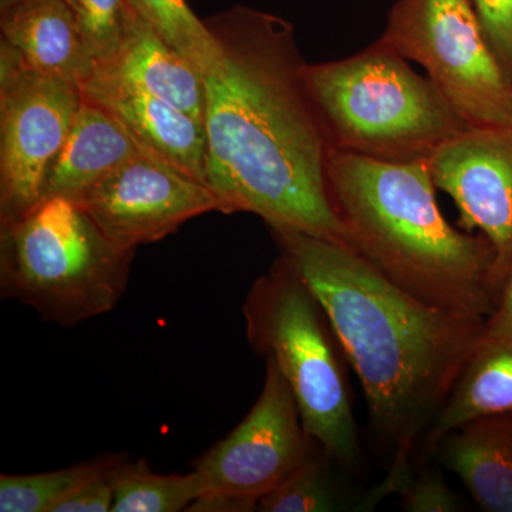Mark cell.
<instances>
[{
  "label": "cell",
  "instance_id": "6da1fadb",
  "mask_svg": "<svg viewBox=\"0 0 512 512\" xmlns=\"http://www.w3.org/2000/svg\"><path fill=\"white\" fill-rule=\"evenodd\" d=\"M221 47L205 86L207 185L222 212H251L348 247L330 201V144L291 22L234 6L204 20Z\"/></svg>",
  "mask_w": 512,
  "mask_h": 512
},
{
  "label": "cell",
  "instance_id": "7a4b0ae2",
  "mask_svg": "<svg viewBox=\"0 0 512 512\" xmlns=\"http://www.w3.org/2000/svg\"><path fill=\"white\" fill-rule=\"evenodd\" d=\"M325 309L373 426L397 453L433 426L474 352L485 319L417 298L346 245L272 229Z\"/></svg>",
  "mask_w": 512,
  "mask_h": 512
},
{
  "label": "cell",
  "instance_id": "3957f363",
  "mask_svg": "<svg viewBox=\"0 0 512 512\" xmlns=\"http://www.w3.org/2000/svg\"><path fill=\"white\" fill-rule=\"evenodd\" d=\"M326 178L348 247L380 274L448 311L481 319L494 312L501 292L494 249L444 218L427 160L330 150Z\"/></svg>",
  "mask_w": 512,
  "mask_h": 512
},
{
  "label": "cell",
  "instance_id": "277c9868",
  "mask_svg": "<svg viewBox=\"0 0 512 512\" xmlns=\"http://www.w3.org/2000/svg\"><path fill=\"white\" fill-rule=\"evenodd\" d=\"M306 86L330 150L377 160H429L470 127L437 89L379 40L335 62L305 64Z\"/></svg>",
  "mask_w": 512,
  "mask_h": 512
},
{
  "label": "cell",
  "instance_id": "5b68a950",
  "mask_svg": "<svg viewBox=\"0 0 512 512\" xmlns=\"http://www.w3.org/2000/svg\"><path fill=\"white\" fill-rule=\"evenodd\" d=\"M0 227L2 298L64 328L120 302L136 249L111 241L76 202L49 198Z\"/></svg>",
  "mask_w": 512,
  "mask_h": 512
},
{
  "label": "cell",
  "instance_id": "8992f818",
  "mask_svg": "<svg viewBox=\"0 0 512 512\" xmlns=\"http://www.w3.org/2000/svg\"><path fill=\"white\" fill-rule=\"evenodd\" d=\"M242 311L249 343L275 360L306 433L333 460L355 464L359 443L345 353L325 309L284 254L256 279Z\"/></svg>",
  "mask_w": 512,
  "mask_h": 512
},
{
  "label": "cell",
  "instance_id": "52a82bcc",
  "mask_svg": "<svg viewBox=\"0 0 512 512\" xmlns=\"http://www.w3.org/2000/svg\"><path fill=\"white\" fill-rule=\"evenodd\" d=\"M379 42L419 63L468 126H512V83L471 0H397Z\"/></svg>",
  "mask_w": 512,
  "mask_h": 512
},
{
  "label": "cell",
  "instance_id": "ba28073f",
  "mask_svg": "<svg viewBox=\"0 0 512 512\" xmlns=\"http://www.w3.org/2000/svg\"><path fill=\"white\" fill-rule=\"evenodd\" d=\"M82 100L79 87L32 69L0 39V225L42 200Z\"/></svg>",
  "mask_w": 512,
  "mask_h": 512
},
{
  "label": "cell",
  "instance_id": "9c48e42d",
  "mask_svg": "<svg viewBox=\"0 0 512 512\" xmlns=\"http://www.w3.org/2000/svg\"><path fill=\"white\" fill-rule=\"evenodd\" d=\"M265 359L264 387L251 412L237 429L192 463L204 493L237 498L252 511L318 447L303 427L291 386L275 360Z\"/></svg>",
  "mask_w": 512,
  "mask_h": 512
},
{
  "label": "cell",
  "instance_id": "30bf717a",
  "mask_svg": "<svg viewBox=\"0 0 512 512\" xmlns=\"http://www.w3.org/2000/svg\"><path fill=\"white\" fill-rule=\"evenodd\" d=\"M74 202L111 241L130 249L161 241L198 215L222 212L207 184L150 151L121 164Z\"/></svg>",
  "mask_w": 512,
  "mask_h": 512
},
{
  "label": "cell",
  "instance_id": "8fae6325",
  "mask_svg": "<svg viewBox=\"0 0 512 512\" xmlns=\"http://www.w3.org/2000/svg\"><path fill=\"white\" fill-rule=\"evenodd\" d=\"M427 164L437 190L456 202L460 224L490 242L503 288L512 266V126L468 127Z\"/></svg>",
  "mask_w": 512,
  "mask_h": 512
},
{
  "label": "cell",
  "instance_id": "7c38bea8",
  "mask_svg": "<svg viewBox=\"0 0 512 512\" xmlns=\"http://www.w3.org/2000/svg\"><path fill=\"white\" fill-rule=\"evenodd\" d=\"M82 96L119 120L147 151L207 184L204 123L101 67Z\"/></svg>",
  "mask_w": 512,
  "mask_h": 512
},
{
  "label": "cell",
  "instance_id": "4fadbf2b",
  "mask_svg": "<svg viewBox=\"0 0 512 512\" xmlns=\"http://www.w3.org/2000/svg\"><path fill=\"white\" fill-rule=\"evenodd\" d=\"M0 30L37 72L80 90L96 73V59L64 0H19L0 9Z\"/></svg>",
  "mask_w": 512,
  "mask_h": 512
},
{
  "label": "cell",
  "instance_id": "5bb4252c",
  "mask_svg": "<svg viewBox=\"0 0 512 512\" xmlns=\"http://www.w3.org/2000/svg\"><path fill=\"white\" fill-rule=\"evenodd\" d=\"M147 151L119 120L83 99L66 143L47 174L42 200L76 201L130 158Z\"/></svg>",
  "mask_w": 512,
  "mask_h": 512
},
{
  "label": "cell",
  "instance_id": "9a60e30c",
  "mask_svg": "<svg viewBox=\"0 0 512 512\" xmlns=\"http://www.w3.org/2000/svg\"><path fill=\"white\" fill-rule=\"evenodd\" d=\"M97 67L123 77L204 123V77L130 6L127 5L119 55L107 66Z\"/></svg>",
  "mask_w": 512,
  "mask_h": 512
},
{
  "label": "cell",
  "instance_id": "2e32d148",
  "mask_svg": "<svg viewBox=\"0 0 512 512\" xmlns=\"http://www.w3.org/2000/svg\"><path fill=\"white\" fill-rule=\"evenodd\" d=\"M436 447L483 510L512 512V412L470 421Z\"/></svg>",
  "mask_w": 512,
  "mask_h": 512
},
{
  "label": "cell",
  "instance_id": "e0dca14e",
  "mask_svg": "<svg viewBox=\"0 0 512 512\" xmlns=\"http://www.w3.org/2000/svg\"><path fill=\"white\" fill-rule=\"evenodd\" d=\"M512 412V342L477 345L429 433L436 447L470 421Z\"/></svg>",
  "mask_w": 512,
  "mask_h": 512
},
{
  "label": "cell",
  "instance_id": "ac0fdd59",
  "mask_svg": "<svg viewBox=\"0 0 512 512\" xmlns=\"http://www.w3.org/2000/svg\"><path fill=\"white\" fill-rule=\"evenodd\" d=\"M204 493L201 478L188 474H157L146 461L124 457L116 470V495L111 512H180Z\"/></svg>",
  "mask_w": 512,
  "mask_h": 512
},
{
  "label": "cell",
  "instance_id": "d6986e66",
  "mask_svg": "<svg viewBox=\"0 0 512 512\" xmlns=\"http://www.w3.org/2000/svg\"><path fill=\"white\" fill-rule=\"evenodd\" d=\"M126 3L201 74L210 72L220 62L221 47L217 39L185 0H126Z\"/></svg>",
  "mask_w": 512,
  "mask_h": 512
},
{
  "label": "cell",
  "instance_id": "ffe728a7",
  "mask_svg": "<svg viewBox=\"0 0 512 512\" xmlns=\"http://www.w3.org/2000/svg\"><path fill=\"white\" fill-rule=\"evenodd\" d=\"M119 454L76 464V466L49 471V473L0 476V511L52 512L63 498L79 485L110 466Z\"/></svg>",
  "mask_w": 512,
  "mask_h": 512
},
{
  "label": "cell",
  "instance_id": "44dd1931",
  "mask_svg": "<svg viewBox=\"0 0 512 512\" xmlns=\"http://www.w3.org/2000/svg\"><path fill=\"white\" fill-rule=\"evenodd\" d=\"M345 505L328 464L313 451L291 477L259 500L258 511L332 512L346 510Z\"/></svg>",
  "mask_w": 512,
  "mask_h": 512
},
{
  "label": "cell",
  "instance_id": "7402d4cb",
  "mask_svg": "<svg viewBox=\"0 0 512 512\" xmlns=\"http://www.w3.org/2000/svg\"><path fill=\"white\" fill-rule=\"evenodd\" d=\"M73 13L84 42L97 66H107L119 55L126 30V0H64Z\"/></svg>",
  "mask_w": 512,
  "mask_h": 512
},
{
  "label": "cell",
  "instance_id": "603a6c76",
  "mask_svg": "<svg viewBox=\"0 0 512 512\" xmlns=\"http://www.w3.org/2000/svg\"><path fill=\"white\" fill-rule=\"evenodd\" d=\"M485 39L512 83V0H471Z\"/></svg>",
  "mask_w": 512,
  "mask_h": 512
},
{
  "label": "cell",
  "instance_id": "cb8c5ba5",
  "mask_svg": "<svg viewBox=\"0 0 512 512\" xmlns=\"http://www.w3.org/2000/svg\"><path fill=\"white\" fill-rule=\"evenodd\" d=\"M397 493L400 505L409 512H456L461 510L460 501L439 476H421L412 480L409 473L403 477Z\"/></svg>",
  "mask_w": 512,
  "mask_h": 512
},
{
  "label": "cell",
  "instance_id": "d4e9b609",
  "mask_svg": "<svg viewBox=\"0 0 512 512\" xmlns=\"http://www.w3.org/2000/svg\"><path fill=\"white\" fill-rule=\"evenodd\" d=\"M126 456H117L109 467L79 485L52 512H111L116 495V470Z\"/></svg>",
  "mask_w": 512,
  "mask_h": 512
},
{
  "label": "cell",
  "instance_id": "484cf974",
  "mask_svg": "<svg viewBox=\"0 0 512 512\" xmlns=\"http://www.w3.org/2000/svg\"><path fill=\"white\" fill-rule=\"evenodd\" d=\"M512 342V266L505 278L494 312L485 319L477 345Z\"/></svg>",
  "mask_w": 512,
  "mask_h": 512
},
{
  "label": "cell",
  "instance_id": "4316f807",
  "mask_svg": "<svg viewBox=\"0 0 512 512\" xmlns=\"http://www.w3.org/2000/svg\"><path fill=\"white\" fill-rule=\"evenodd\" d=\"M16 2H19V0H0V9L8 8V6Z\"/></svg>",
  "mask_w": 512,
  "mask_h": 512
}]
</instances>
